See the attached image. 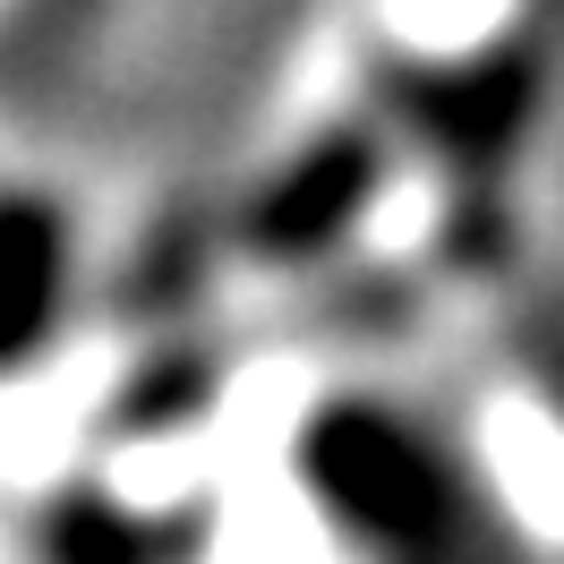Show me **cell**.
Listing matches in <instances>:
<instances>
[{"label":"cell","instance_id":"cell-1","mask_svg":"<svg viewBox=\"0 0 564 564\" xmlns=\"http://www.w3.org/2000/svg\"><path fill=\"white\" fill-rule=\"evenodd\" d=\"M368 188H377V154H368L359 138H334V145H317V154H300V163H291L265 197H257L248 240L274 248V257H300V248L334 240V231L359 214V197H368Z\"/></svg>","mask_w":564,"mask_h":564}]
</instances>
